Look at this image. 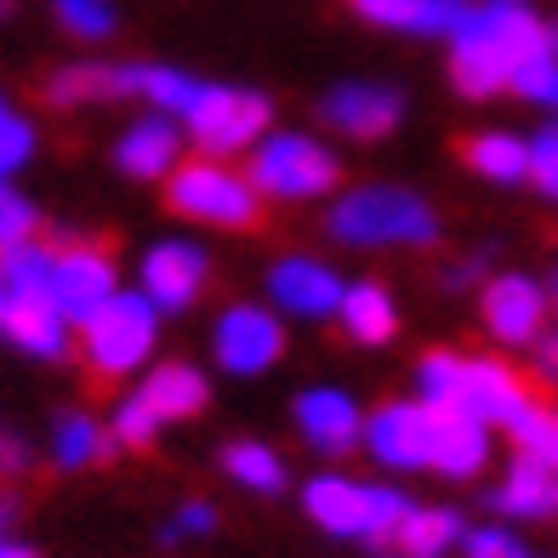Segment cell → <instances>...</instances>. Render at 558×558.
Masks as SVG:
<instances>
[{
  "label": "cell",
  "mask_w": 558,
  "mask_h": 558,
  "mask_svg": "<svg viewBox=\"0 0 558 558\" xmlns=\"http://www.w3.org/2000/svg\"><path fill=\"white\" fill-rule=\"evenodd\" d=\"M547 40L553 35L530 12V0H478L462 29L450 35V81L468 97H496L513 81V69Z\"/></svg>",
  "instance_id": "1"
},
{
  "label": "cell",
  "mask_w": 558,
  "mask_h": 558,
  "mask_svg": "<svg viewBox=\"0 0 558 558\" xmlns=\"http://www.w3.org/2000/svg\"><path fill=\"white\" fill-rule=\"evenodd\" d=\"M160 416L148 411V399L143 393H125L120 404H114V422H109V434H114V445H132V450H143V445H155V434H160Z\"/></svg>",
  "instance_id": "33"
},
{
  "label": "cell",
  "mask_w": 558,
  "mask_h": 558,
  "mask_svg": "<svg viewBox=\"0 0 558 558\" xmlns=\"http://www.w3.org/2000/svg\"><path fill=\"white\" fill-rule=\"evenodd\" d=\"M211 353L228 376H263L286 353V325H279L274 308L234 302V308H222L217 331H211Z\"/></svg>",
  "instance_id": "9"
},
{
  "label": "cell",
  "mask_w": 558,
  "mask_h": 558,
  "mask_svg": "<svg viewBox=\"0 0 558 558\" xmlns=\"http://www.w3.org/2000/svg\"><path fill=\"white\" fill-rule=\"evenodd\" d=\"M222 473L234 478V485L257 490V496L286 490V456L268 450L263 439H240V445H228V450H222Z\"/></svg>",
  "instance_id": "28"
},
{
  "label": "cell",
  "mask_w": 558,
  "mask_h": 558,
  "mask_svg": "<svg viewBox=\"0 0 558 558\" xmlns=\"http://www.w3.org/2000/svg\"><path fill=\"white\" fill-rule=\"evenodd\" d=\"M536 371L547 376V383H558V331H542L536 337Z\"/></svg>",
  "instance_id": "41"
},
{
  "label": "cell",
  "mask_w": 558,
  "mask_h": 558,
  "mask_svg": "<svg viewBox=\"0 0 558 558\" xmlns=\"http://www.w3.org/2000/svg\"><path fill=\"white\" fill-rule=\"evenodd\" d=\"M331 240L353 251H383V245H434L439 217L422 194L393 183H365L331 199Z\"/></svg>",
  "instance_id": "2"
},
{
  "label": "cell",
  "mask_w": 558,
  "mask_h": 558,
  "mask_svg": "<svg viewBox=\"0 0 558 558\" xmlns=\"http://www.w3.org/2000/svg\"><path fill=\"white\" fill-rule=\"evenodd\" d=\"M206 81H194L183 69H166V63H132V97H148V109L155 114H171L183 120L194 109V97Z\"/></svg>",
  "instance_id": "26"
},
{
  "label": "cell",
  "mask_w": 558,
  "mask_h": 558,
  "mask_svg": "<svg viewBox=\"0 0 558 558\" xmlns=\"http://www.w3.org/2000/svg\"><path fill=\"white\" fill-rule=\"evenodd\" d=\"M468 166L490 183H524V137L513 132H478L468 143Z\"/></svg>",
  "instance_id": "29"
},
{
  "label": "cell",
  "mask_w": 558,
  "mask_h": 558,
  "mask_svg": "<svg viewBox=\"0 0 558 558\" xmlns=\"http://www.w3.org/2000/svg\"><path fill=\"white\" fill-rule=\"evenodd\" d=\"M524 404H530V393H524V383L513 376V365L473 360V353L456 360V388H450L445 411H462V416L485 422V427H507V422L524 411Z\"/></svg>",
  "instance_id": "11"
},
{
  "label": "cell",
  "mask_w": 558,
  "mask_h": 558,
  "mask_svg": "<svg viewBox=\"0 0 558 558\" xmlns=\"http://www.w3.org/2000/svg\"><path fill=\"white\" fill-rule=\"evenodd\" d=\"M360 445L393 473H422L427 450H434V404L422 399H393L376 416H365Z\"/></svg>",
  "instance_id": "10"
},
{
  "label": "cell",
  "mask_w": 558,
  "mask_h": 558,
  "mask_svg": "<svg viewBox=\"0 0 558 558\" xmlns=\"http://www.w3.org/2000/svg\"><path fill=\"white\" fill-rule=\"evenodd\" d=\"M7 12H12V0H0V17H7Z\"/></svg>",
  "instance_id": "44"
},
{
  "label": "cell",
  "mask_w": 558,
  "mask_h": 558,
  "mask_svg": "<svg viewBox=\"0 0 558 558\" xmlns=\"http://www.w3.org/2000/svg\"><path fill=\"white\" fill-rule=\"evenodd\" d=\"M490 501H496V513H513V519H553L558 513V462L519 450V462L507 468L501 490Z\"/></svg>",
  "instance_id": "22"
},
{
  "label": "cell",
  "mask_w": 558,
  "mask_h": 558,
  "mask_svg": "<svg viewBox=\"0 0 558 558\" xmlns=\"http://www.w3.org/2000/svg\"><path fill=\"white\" fill-rule=\"evenodd\" d=\"M52 12L74 40H109L114 35V0H52Z\"/></svg>",
  "instance_id": "32"
},
{
  "label": "cell",
  "mask_w": 558,
  "mask_h": 558,
  "mask_svg": "<svg viewBox=\"0 0 558 558\" xmlns=\"http://www.w3.org/2000/svg\"><path fill=\"white\" fill-rule=\"evenodd\" d=\"M553 427H558V416H553Z\"/></svg>",
  "instance_id": "46"
},
{
  "label": "cell",
  "mask_w": 558,
  "mask_h": 558,
  "mask_svg": "<svg viewBox=\"0 0 558 558\" xmlns=\"http://www.w3.org/2000/svg\"><path fill=\"white\" fill-rule=\"evenodd\" d=\"M7 302L12 296H7V286H0V337H7Z\"/></svg>",
  "instance_id": "43"
},
{
  "label": "cell",
  "mask_w": 558,
  "mask_h": 558,
  "mask_svg": "<svg viewBox=\"0 0 558 558\" xmlns=\"http://www.w3.org/2000/svg\"><path fill=\"white\" fill-rule=\"evenodd\" d=\"M35 240V199L12 189V177H0V251Z\"/></svg>",
  "instance_id": "37"
},
{
  "label": "cell",
  "mask_w": 558,
  "mask_h": 558,
  "mask_svg": "<svg viewBox=\"0 0 558 558\" xmlns=\"http://www.w3.org/2000/svg\"><path fill=\"white\" fill-rule=\"evenodd\" d=\"M485 325L501 348H530L547 331V291L524 274H496L485 291Z\"/></svg>",
  "instance_id": "14"
},
{
  "label": "cell",
  "mask_w": 558,
  "mask_h": 558,
  "mask_svg": "<svg viewBox=\"0 0 558 558\" xmlns=\"http://www.w3.org/2000/svg\"><path fill=\"white\" fill-rule=\"evenodd\" d=\"M0 109H7V92H0Z\"/></svg>",
  "instance_id": "45"
},
{
  "label": "cell",
  "mask_w": 558,
  "mask_h": 558,
  "mask_svg": "<svg viewBox=\"0 0 558 558\" xmlns=\"http://www.w3.org/2000/svg\"><path fill=\"white\" fill-rule=\"evenodd\" d=\"M0 558H35L29 547H17V542H0Z\"/></svg>",
  "instance_id": "42"
},
{
  "label": "cell",
  "mask_w": 558,
  "mask_h": 558,
  "mask_svg": "<svg viewBox=\"0 0 558 558\" xmlns=\"http://www.w3.org/2000/svg\"><path fill=\"white\" fill-rule=\"evenodd\" d=\"M46 268H52V245H40V240H23L12 251H0V286H7V296L46 291Z\"/></svg>",
  "instance_id": "30"
},
{
  "label": "cell",
  "mask_w": 558,
  "mask_h": 558,
  "mask_svg": "<svg viewBox=\"0 0 558 558\" xmlns=\"http://www.w3.org/2000/svg\"><path fill=\"white\" fill-rule=\"evenodd\" d=\"M462 553H468V558H530V553L519 547L513 530H501V524L468 530V536H462Z\"/></svg>",
  "instance_id": "38"
},
{
  "label": "cell",
  "mask_w": 558,
  "mask_h": 558,
  "mask_svg": "<svg viewBox=\"0 0 558 558\" xmlns=\"http://www.w3.org/2000/svg\"><path fill=\"white\" fill-rule=\"evenodd\" d=\"M319 114H325V125H337L342 137L371 143V137H388V132H393L399 114H404V104H399V92H393V86L348 81V86H337V92H325Z\"/></svg>",
  "instance_id": "15"
},
{
  "label": "cell",
  "mask_w": 558,
  "mask_h": 558,
  "mask_svg": "<svg viewBox=\"0 0 558 558\" xmlns=\"http://www.w3.org/2000/svg\"><path fill=\"white\" fill-rule=\"evenodd\" d=\"M331 319L348 331V342H360V348H383V342H393V331H399L393 291L376 286V279H353V286H342V302H337Z\"/></svg>",
  "instance_id": "21"
},
{
  "label": "cell",
  "mask_w": 558,
  "mask_h": 558,
  "mask_svg": "<svg viewBox=\"0 0 558 558\" xmlns=\"http://www.w3.org/2000/svg\"><path fill=\"white\" fill-rule=\"evenodd\" d=\"M507 86H513L519 97H530L536 109H553L558 114V46L553 40L536 46V52L513 69V81H507Z\"/></svg>",
  "instance_id": "31"
},
{
  "label": "cell",
  "mask_w": 558,
  "mask_h": 558,
  "mask_svg": "<svg viewBox=\"0 0 558 558\" xmlns=\"http://www.w3.org/2000/svg\"><path fill=\"white\" fill-rule=\"evenodd\" d=\"M155 337H160V308L143 291H114L104 308L81 325L86 365L97 376H132L148 353H155Z\"/></svg>",
  "instance_id": "6"
},
{
  "label": "cell",
  "mask_w": 558,
  "mask_h": 558,
  "mask_svg": "<svg viewBox=\"0 0 558 558\" xmlns=\"http://www.w3.org/2000/svg\"><path fill=\"white\" fill-rule=\"evenodd\" d=\"M23 468H29V450H23V439L0 422V473H23Z\"/></svg>",
  "instance_id": "40"
},
{
  "label": "cell",
  "mask_w": 558,
  "mask_h": 558,
  "mask_svg": "<svg viewBox=\"0 0 558 558\" xmlns=\"http://www.w3.org/2000/svg\"><path fill=\"white\" fill-rule=\"evenodd\" d=\"M217 524V507L211 501H183L171 513V524H166V542H189V536H206V530Z\"/></svg>",
  "instance_id": "39"
},
{
  "label": "cell",
  "mask_w": 558,
  "mask_h": 558,
  "mask_svg": "<svg viewBox=\"0 0 558 558\" xmlns=\"http://www.w3.org/2000/svg\"><path fill=\"white\" fill-rule=\"evenodd\" d=\"M114 291H120V274H114V257L104 245H63V251H52L46 296L63 308L69 325H86Z\"/></svg>",
  "instance_id": "8"
},
{
  "label": "cell",
  "mask_w": 558,
  "mask_h": 558,
  "mask_svg": "<svg viewBox=\"0 0 558 558\" xmlns=\"http://www.w3.org/2000/svg\"><path fill=\"white\" fill-rule=\"evenodd\" d=\"M189 137L199 155H240L268 132V97L263 92H245V86H199L194 109L183 114Z\"/></svg>",
  "instance_id": "7"
},
{
  "label": "cell",
  "mask_w": 558,
  "mask_h": 558,
  "mask_svg": "<svg viewBox=\"0 0 558 558\" xmlns=\"http://www.w3.org/2000/svg\"><path fill=\"white\" fill-rule=\"evenodd\" d=\"M507 434L519 439L524 456H547V462H558V427H553V411H542L536 399H530L524 411L507 422Z\"/></svg>",
  "instance_id": "34"
},
{
  "label": "cell",
  "mask_w": 558,
  "mask_h": 558,
  "mask_svg": "<svg viewBox=\"0 0 558 558\" xmlns=\"http://www.w3.org/2000/svg\"><path fill=\"white\" fill-rule=\"evenodd\" d=\"M0 542H7V536H0Z\"/></svg>",
  "instance_id": "47"
},
{
  "label": "cell",
  "mask_w": 558,
  "mask_h": 558,
  "mask_svg": "<svg viewBox=\"0 0 558 558\" xmlns=\"http://www.w3.org/2000/svg\"><path fill=\"white\" fill-rule=\"evenodd\" d=\"M245 155H251V171H245L251 189L268 199H319L342 177L337 155L308 132H263Z\"/></svg>",
  "instance_id": "4"
},
{
  "label": "cell",
  "mask_w": 558,
  "mask_h": 558,
  "mask_svg": "<svg viewBox=\"0 0 558 558\" xmlns=\"http://www.w3.org/2000/svg\"><path fill=\"white\" fill-rule=\"evenodd\" d=\"M114 450V434L97 416H86V411H63L58 422H52V462L58 468H92V462H104V456Z\"/></svg>",
  "instance_id": "25"
},
{
  "label": "cell",
  "mask_w": 558,
  "mask_h": 558,
  "mask_svg": "<svg viewBox=\"0 0 558 558\" xmlns=\"http://www.w3.org/2000/svg\"><path fill=\"white\" fill-rule=\"evenodd\" d=\"M29 160H35V125L7 104L0 109V177H17Z\"/></svg>",
  "instance_id": "36"
},
{
  "label": "cell",
  "mask_w": 558,
  "mask_h": 558,
  "mask_svg": "<svg viewBox=\"0 0 558 558\" xmlns=\"http://www.w3.org/2000/svg\"><path fill=\"white\" fill-rule=\"evenodd\" d=\"M69 331H74V325L63 319V308L46 291H29V296L7 302V337L29 353V360H63V353H69Z\"/></svg>",
  "instance_id": "19"
},
{
  "label": "cell",
  "mask_w": 558,
  "mask_h": 558,
  "mask_svg": "<svg viewBox=\"0 0 558 558\" xmlns=\"http://www.w3.org/2000/svg\"><path fill=\"white\" fill-rule=\"evenodd\" d=\"M137 393L148 399V411H155L160 422H189L194 411H206V399H211L206 376H199L194 365H155Z\"/></svg>",
  "instance_id": "23"
},
{
  "label": "cell",
  "mask_w": 558,
  "mask_h": 558,
  "mask_svg": "<svg viewBox=\"0 0 558 558\" xmlns=\"http://www.w3.org/2000/svg\"><path fill=\"white\" fill-rule=\"evenodd\" d=\"M137 291L155 302L160 314H177V308H194V296L206 291V251L194 240H160L143 251L137 263Z\"/></svg>",
  "instance_id": "12"
},
{
  "label": "cell",
  "mask_w": 558,
  "mask_h": 558,
  "mask_svg": "<svg viewBox=\"0 0 558 558\" xmlns=\"http://www.w3.org/2000/svg\"><path fill=\"white\" fill-rule=\"evenodd\" d=\"M524 177L536 183L547 199H558V120L542 125L536 137H524Z\"/></svg>",
  "instance_id": "35"
},
{
  "label": "cell",
  "mask_w": 558,
  "mask_h": 558,
  "mask_svg": "<svg viewBox=\"0 0 558 558\" xmlns=\"http://www.w3.org/2000/svg\"><path fill=\"white\" fill-rule=\"evenodd\" d=\"M342 286L348 279L331 268V263H319V257H279L268 268V302L279 314H291V319H331L337 314V302H342Z\"/></svg>",
  "instance_id": "13"
},
{
  "label": "cell",
  "mask_w": 558,
  "mask_h": 558,
  "mask_svg": "<svg viewBox=\"0 0 558 558\" xmlns=\"http://www.w3.org/2000/svg\"><path fill=\"white\" fill-rule=\"evenodd\" d=\"M399 558H445L450 547H462V519L450 507H404V519L393 530Z\"/></svg>",
  "instance_id": "24"
},
{
  "label": "cell",
  "mask_w": 558,
  "mask_h": 558,
  "mask_svg": "<svg viewBox=\"0 0 558 558\" xmlns=\"http://www.w3.org/2000/svg\"><path fill=\"white\" fill-rule=\"evenodd\" d=\"M296 434L308 439L319 456H342V450L360 445L365 411L342 388H308V393H296Z\"/></svg>",
  "instance_id": "16"
},
{
  "label": "cell",
  "mask_w": 558,
  "mask_h": 558,
  "mask_svg": "<svg viewBox=\"0 0 558 558\" xmlns=\"http://www.w3.org/2000/svg\"><path fill=\"white\" fill-rule=\"evenodd\" d=\"M490 462V427L473 422L462 411H434V450H427V468L445 478H473Z\"/></svg>",
  "instance_id": "20"
},
{
  "label": "cell",
  "mask_w": 558,
  "mask_h": 558,
  "mask_svg": "<svg viewBox=\"0 0 558 558\" xmlns=\"http://www.w3.org/2000/svg\"><path fill=\"white\" fill-rule=\"evenodd\" d=\"M46 97H52L58 109L97 104V97H125V63H69L46 81Z\"/></svg>",
  "instance_id": "27"
},
{
  "label": "cell",
  "mask_w": 558,
  "mask_h": 558,
  "mask_svg": "<svg viewBox=\"0 0 558 558\" xmlns=\"http://www.w3.org/2000/svg\"><path fill=\"white\" fill-rule=\"evenodd\" d=\"M166 194H171V211L177 217H194V222H211V228H251L257 222L263 194L251 189V177L222 166L217 155H199V160H177L166 177Z\"/></svg>",
  "instance_id": "5"
},
{
  "label": "cell",
  "mask_w": 558,
  "mask_h": 558,
  "mask_svg": "<svg viewBox=\"0 0 558 558\" xmlns=\"http://www.w3.org/2000/svg\"><path fill=\"white\" fill-rule=\"evenodd\" d=\"M353 12L376 29H399V35H456L462 17L473 12L468 0H348Z\"/></svg>",
  "instance_id": "18"
},
{
  "label": "cell",
  "mask_w": 558,
  "mask_h": 558,
  "mask_svg": "<svg viewBox=\"0 0 558 558\" xmlns=\"http://www.w3.org/2000/svg\"><path fill=\"white\" fill-rule=\"evenodd\" d=\"M177 160H183V132L171 125V114L132 120L114 137V166L125 177H137V183H160V177H171Z\"/></svg>",
  "instance_id": "17"
},
{
  "label": "cell",
  "mask_w": 558,
  "mask_h": 558,
  "mask_svg": "<svg viewBox=\"0 0 558 558\" xmlns=\"http://www.w3.org/2000/svg\"><path fill=\"white\" fill-rule=\"evenodd\" d=\"M302 507L319 530L331 536H353V542H393V530L404 519V501L393 485H365V478H348V473H319L308 478L302 490Z\"/></svg>",
  "instance_id": "3"
}]
</instances>
